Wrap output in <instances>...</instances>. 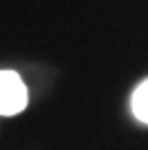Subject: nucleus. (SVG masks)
Returning <instances> with one entry per match:
<instances>
[{"label": "nucleus", "mask_w": 148, "mask_h": 150, "mask_svg": "<svg viewBox=\"0 0 148 150\" xmlns=\"http://www.w3.org/2000/svg\"><path fill=\"white\" fill-rule=\"evenodd\" d=\"M29 93L16 71H0V115L11 117L27 108Z\"/></svg>", "instance_id": "nucleus-1"}, {"label": "nucleus", "mask_w": 148, "mask_h": 150, "mask_svg": "<svg viewBox=\"0 0 148 150\" xmlns=\"http://www.w3.org/2000/svg\"><path fill=\"white\" fill-rule=\"evenodd\" d=\"M130 104H133V115L135 117H137L139 122L148 124V80L142 82V84L135 88Z\"/></svg>", "instance_id": "nucleus-2"}]
</instances>
